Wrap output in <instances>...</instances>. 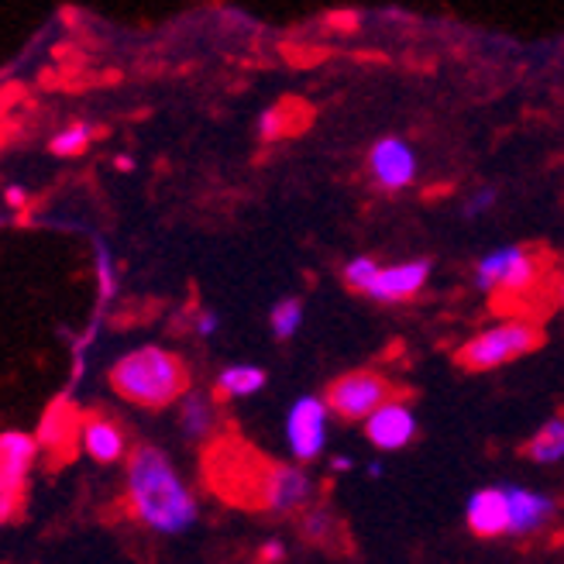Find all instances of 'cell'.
I'll use <instances>...</instances> for the list:
<instances>
[{"instance_id":"obj_1","label":"cell","mask_w":564,"mask_h":564,"mask_svg":"<svg viewBox=\"0 0 564 564\" xmlns=\"http://www.w3.org/2000/svg\"><path fill=\"white\" fill-rule=\"evenodd\" d=\"M204 482L220 499L248 513L290 517L314 502V478L300 465L275 462L241 437H217L204 455Z\"/></svg>"},{"instance_id":"obj_2","label":"cell","mask_w":564,"mask_h":564,"mask_svg":"<svg viewBox=\"0 0 564 564\" xmlns=\"http://www.w3.org/2000/svg\"><path fill=\"white\" fill-rule=\"evenodd\" d=\"M128 486H124V517L155 533H183L196 523V499L169 455L155 444L131 447Z\"/></svg>"},{"instance_id":"obj_3","label":"cell","mask_w":564,"mask_h":564,"mask_svg":"<svg viewBox=\"0 0 564 564\" xmlns=\"http://www.w3.org/2000/svg\"><path fill=\"white\" fill-rule=\"evenodd\" d=\"M110 389L141 410H165L189 392V369L176 351L145 345L110 365Z\"/></svg>"},{"instance_id":"obj_4","label":"cell","mask_w":564,"mask_h":564,"mask_svg":"<svg viewBox=\"0 0 564 564\" xmlns=\"http://www.w3.org/2000/svg\"><path fill=\"white\" fill-rule=\"evenodd\" d=\"M544 345V330L533 321H502L478 330L471 341L458 348V365L468 372H492Z\"/></svg>"},{"instance_id":"obj_5","label":"cell","mask_w":564,"mask_h":564,"mask_svg":"<svg viewBox=\"0 0 564 564\" xmlns=\"http://www.w3.org/2000/svg\"><path fill=\"white\" fill-rule=\"evenodd\" d=\"M39 437L24 431H4L0 434V517L4 523L21 520L28 506V475L39 458Z\"/></svg>"},{"instance_id":"obj_6","label":"cell","mask_w":564,"mask_h":564,"mask_svg":"<svg viewBox=\"0 0 564 564\" xmlns=\"http://www.w3.org/2000/svg\"><path fill=\"white\" fill-rule=\"evenodd\" d=\"M324 400L330 406L334 416L341 420H369L382 403L397 400V386H392L386 376L358 369V372H345L341 379H334L324 392Z\"/></svg>"},{"instance_id":"obj_7","label":"cell","mask_w":564,"mask_h":564,"mask_svg":"<svg viewBox=\"0 0 564 564\" xmlns=\"http://www.w3.org/2000/svg\"><path fill=\"white\" fill-rule=\"evenodd\" d=\"M541 279V265L520 245H502L492 248L489 256L478 259L475 265V282L478 290H489L496 296H517L523 290H533Z\"/></svg>"},{"instance_id":"obj_8","label":"cell","mask_w":564,"mask_h":564,"mask_svg":"<svg viewBox=\"0 0 564 564\" xmlns=\"http://www.w3.org/2000/svg\"><path fill=\"white\" fill-rule=\"evenodd\" d=\"M327 416H330V406H327V400H317V397H300L290 406L286 444H290V455L300 465L321 458V451L327 444Z\"/></svg>"},{"instance_id":"obj_9","label":"cell","mask_w":564,"mask_h":564,"mask_svg":"<svg viewBox=\"0 0 564 564\" xmlns=\"http://www.w3.org/2000/svg\"><path fill=\"white\" fill-rule=\"evenodd\" d=\"M369 173L382 189L400 193L416 180V152L400 134H386L369 152Z\"/></svg>"},{"instance_id":"obj_10","label":"cell","mask_w":564,"mask_h":564,"mask_svg":"<svg viewBox=\"0 0 564 564\" xmlns=\"http://www.w3.org/2000/svg\"><path fill=\"white\" fill-rule=\"evenodd\" d=\"M79 437H83V416L76 413V406L66 397L55 400L48 406V413L42 416V427H39L42 451H48L55 462H69Z\"/></svg>"},{"instance_id":"obj_11","label":"cell","mask_w":564,"mask_h":564,"mask_svg":"<svg viewBox=\"0 0 564 564\" xmlns=\"http://www.w3.org/2000/svg\"><path fill=\"white\" fill-rule=\"evenodd\" d=\"M365 437H369V444H376L379 451H400L416 437V416L397 397V400L382 403L369 420H365Z\"/></svg>"},{"instance_id":"obj_12","label":"cell","mask_w":564,"mask_h":564,"mask_svg":"<svg viewBox=\"0 0 564 564\" xmlns=\"http://www.w3.org/2000/svg\"><path fill=\"white\" fill-rule=\"evenodd\" d=\"M431 279V262H397V265H386L379 269V275L372 279V286L365 290L376 303H403L413 300Z\"/></svg>"},{"instance_id":"obj_13","label":"cell","mask_w":564,"mask_h":564,"mask_svg":"<svg viewBox=\"0 0 564 564\" xmlns=\"http://www.w3.org/2000/svg\"><path fill=\"white\" fill-rule=\"evenodd\" d=\"M468 530L478 541H496L510 533V492L506 489H478L468 499Z\"/></svg>"},{"instance_id":"obj_14","label":"cell","mask_w":564,"mask_h":564,"mask_svg":"<svg viewBox=\"0 0 564 564\" xmlns=\"http://www.w3.org/2000/svg\"><path fill=\"white\" fill-rule=\"evenodd\" d=\"M79 447L87 451V455L97 462V465H115L121 458H128V437H124V427L115 423L104 413H87L83 416V437H79Z\"/></svg>"},{"instance_id":"obj_15","label":"cell","mask_w":564,"mask_h":564,"mask_svg":"<svg viewBox=\"0 0 564 564\" xmlns=\"http://www.w3.org/2000/svg\"><path fill=\"white\" fill-rule=\"evenodd\" d=\"M506 492H510V533L513 538H527V533L544 530L557 513L554 499H547L541 492H530L520 486H510Z\"/></svg>"},{"instance_id":"obj_16","label":"cell","mask_w":564,"mask_h":564,"mask_svg":"<svg viewBox=\"0 0 564 564\" xmlns=\"http://www.w3.org/2000/svg\"><path fill=\"white\" fill-rule=\"evenodd\" d=\"M269 376L259 369V365H231L224 369L214 382V397L217 400H245V397H256L259 389H265Z\"/></svg>"},{"instance_id":"obj_17","label":"cell","mask_w":564,"mask_h":564,"mask_svg":"<svg viewBox=\"0 0 564 564\" xmlns=\"http://www.w3.org/2000/svg\"><path fill=\"white\" fill-rule=\"evenodd\" d=\"M523 458L538 462V465H551V462L564 458V413L551 416L544 427L523 444Z\"/></svg>"},{"instance_id":"obj_18","label":"cell","mask_w":564,"mask_h":564,"mask_svg":"<svg viewBox=\"0 0 564 564\" xmlns=\"http://www.w3.org/2000/svg\"><path fill=\"white\" fill-rule=\"evenodd\" d=\"M180 427L193 441L210 437V431H214V403L207 397H200V392H186V397L180 400Z\"/></svg>"},{"instance_id":"obj_19","label":"cell","mask_w":564,"mask_h":564,"mask_svg":"<svg viewBox=\"0 0 564 564\" xmlns=\"http://www.w3.org/2000/svg\"><path fill=\"white\" fill-rule=\"evenodd\" d=\"M337 520L330 510H324V506H306L303 510V520H300V533L306 544H334L337 541Z\"/></svg>"},{"instance_id":"obj_20","label":"cell","mask_w":564,"mask_h":564,"mask_svg":"<svg viewBox=\"0 0 564 564\" xmlns=\"http://www.w3.org/2000/svg\"><path fill=\"white\" fill-rule=\"evenodd\" d=\"M300 324H303V303L300 300H279L275 306H272V314H269V327H272V334L279 337V341H290V337L300 330Z\"/></svg>"},{"instance_id":"obj_21","label":"cell","mask_w":564,"mask_h":564,"mask_svg":"<svg viewBox=\"0 0 564 564\" xmlns=\"http://www.w3.org/2000/svg\"><path fill=\"white\" fill-rule=\"evenodd\" d=\"M94 272H97L100 303H110L118 293V262H115V256H110V248L104 241H97V251H94Z\"/></svg>"},{"instance_id":"obj_22","label":"cell","mask_w":564,"mask_h":564,"mask_svg":"<svg viewBox=\"0 0 564 564\" xmlns=\"http://www.w3.org/2000/svg\"><path fill=\"white\" fill-rule=\"evenodd\" d=\"M90 138H94L90 124H83V121H73L69 128H63L59 134L52 138V145H48V149H52L55 155H79V152H87Z\"/></svg>"},{"instance_id":"obj_23","label":"cell","mask_w":564,"mask_h":564,"mask_svg":"<svg viewBox=\"0 0 564 564\" xmlns=\"http://www.w3.org/2000/svg\"><path fill=\"white\" fill-rule=\"evenodd\" d=\"M379 262L376 259H369V256H355V259H348V265H345V282L351 290H369L372 286V279L379 275Z\"/></svg>"},{"instance_id":"obj_24","label":"cell","mask_w":564,"mask_h":564,"mask_svg":"<svg viewBox=\"0 0 564 564\" xmlns=\"http://www.w3.org/2000/svg\"><path fill=\"white\" fill-rule=\"evenodd\" d=\"M290 131V118H286V104H279V107H269L265 115H262V121H259V134L265 138V141H275V138H282Z\"/></svg>"},{"instance_id":"obj_25","label":"cell","mask_w":564,"mask_h":564,"mask_svg":"<svg viewBox=\"0 0 564 564\" xmlns=\"http://www.w3.org/2000/svg\"><path fill=\"white\" fill-rule=\"evenodd\" d=\"M492 204H496V193H492V189H478V193H471L468 200H465L462 214H465V217H478V214L492 210Z\"/></svg>"},{"instance_id":"obj_26","label":"cell","mask_w":564,"mask_h":564,"mask_svg":"<svg viewBox=\"0 0 564 564\" xmlns=\"http://www.w3.org/2000/svg\"><path fill=\"white\" fill-rule=\"evenodd\" d=\"M193 330L200 337H214L220 330V317L214 314V310H200V314L193 317Z\"/></svg>"},{"instance_id":"obj_27","label":"cell","mask_w":564,"mask_h":564,"mask_svg":"<svg viewBox=\"0 0 564 564\" xmlns=\"http://www.w3.org/2000/svg\"><path fill=\"white\" fill-rule=\"evenodd\" d=\"M282 557H286V547H282L279 541H269V544H262V551H259V564H279Z\"/></svg>"},{"instance_id":"obj_28","label":"cell","mask_w":564,"mask_h":564,"mask_svg":"<svg viewBox=\"0 0 564 564\" xmlns=\"http://www.w3.org/2000/svg\"><path fill=\"white\" fill-rule=\"evenodd\" d=\"M4 200H8L11 207H21V204H24V189H21V186H8V189H4Z\"/></svg>"},{"instance_id":"obj_29","label":"cell","mask_w":564,"mask_h":564,"mask_svg":"<svg viewBox=\"0 0 564 564\" xmlns=\"http://www.w3.org/2000/svg\"><path fill=\"white\" fill-rule=\"evenodd\" d=\"M355 468V462L348 458V455H337L334 462H330V471H351Z\"/></svg>"},{"instance_id":"obj_30","label":"cell","mask_w":564,"mask_h":564,"mask_svg":"<svg viewBox=\"0 0 564 564\" xmlns=\"http://www.w3.org/2000/svg\"><path fill=\"white\" fill-rule=\"evenodd\" d=\"M115 169H118V173H131V169H134V159H131V155H118V159H115Z\"/></svg>"},{"instance_id":"obj_31","label":"cell","mask_w":564,"mask_h":564,"mask_svg":"<svg viewBox=\"0 0 564 564\" xmlns=\"http://www.w3.org/2000/svg\"><path fill=\"white\" fill-rule=\"evenodd\" d=\"M561 306H564V282H561Z\"/></svg>"}]
</instances>
